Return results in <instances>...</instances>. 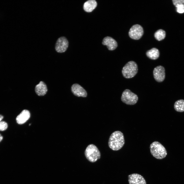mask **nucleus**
<instances>
[{"instance_id":"0eeeda50","label":"nucleus","mask_w":184,"mask_h":184,"mask_svg":"<svg viewBox=\"0 0 184 184\" xmlns=\"http://www.w3.org/2000/svg\"><path fill=\"white\" fill-rule=\"evenodd\" d=\"M68 46V42L65 37H61L57 40L55 46L56 51L59 53H62L65 52Z\"/></svg>"},{"instance_id":"412c9836","label":"nucleus","mask_w":184,"mask_h":184,"mask_svg":"<svg viewBox=\"0 0 184 184\" xmlns=\"http://www.w3.org/2000/svg\"><path fill=\"white\" fill-rule=\"evenodd\" d=\"M3 118V116L2 115H0V122L1 121Z\"/></svg>"},{"instance_id":"6e6552de","label":"nucleus","mask_w":184,"mask_h":184,"mask_svg":"<svg viewBox=\"0 0 184 184\" xmlns=\"http://www.w3.org/2000/svg\"><path fill=\"white\" fill-rule=\"evenodd\" d=\"M153 75L155 80L158 82H161L164 80L165 77L164 67L159 65L155 67L153 71Z\"/></svg>"},{"instance_id":"9b49d317","label":"nucleus","mask_w":184,"mask_h":184,"mask_svg":"<svg viewBox=\"0 0 184 184\" xmlns=\"http://www.w3.org/2000/svg\"><path fill=\"white\" fill-rule=\"evenodd\" d=\"M102 43L103 45H106L110 50H115L118 46L116 41L112 37L109 36L104 38Z\"/></svg>"},{"instance_id":"9d476101","label":"nucleus","mask_w":184,"mask_h":184,"mask_svg":"<svg viewBox=\"0 0 184 184\" xmlns=\"http://www.w3.org/2000/svg\"><path fill=\"white\" fill-rule=\"evenodd\" d=\"M71 89L72 93L76 96L83 97H86L87 96V93L85 90L78 84H73Z\"/></svg>"},{"instance_id":"1a4fd4ad","label":"nucleus","mask_w":184,"mask_h":184,"mask_svg":"<svg viewBox=\"0 0 184 184\" xmlns=\"http://www.w3.org/2000/svg\"><path fill=\"white\" fill-rule=\"evenodd\" d=\"M129 184H146L145 180L141 175L133 174L128 176Z\"/></svg>"},{"instance_id":"f03ea898","label":"nucleus","mask_w":184,"mask_h":184,"mask_svg":"<svg viewBox=\"0 0 184 184\" xmlns=\"http://www.w3.org/2000/svg\"><path fill=\"white\" fill-rule=\"evenodd\" d=\"M151 154L154 157L158 159H162L167 155V152L164 146L160 143L155 141L152 143L150 146Z\"/></svg>"},{"instance_id":"20e7f679","label":"nucleus","mask_w":184,"mask_h":184,"mask_svg":"<svg viewBox=\"0 0 184 184\" xmlns=\"http://www.w3.org/2000/svg\"><path fill=\"white\" fill-rule=\"evenodd\" d=\"M84 154L86 158L89 162H94L100 157V152L97 147L91 144L88 145L86 149Z\"/></svg>"},{"instance_id":"a211bd4d","label":"nucleus","mask_w":184,"mask_h":184,"mask_svg":"<svg viewBox=\"0 0 184 184\" xmlns=\"http://www.w3.org/2000/svg\"><path fill=\"white\" fill-rule=\"evenodd\" d=\"M7 127V124L6 122L4 121L0 122V131H4L6 129Z\"/></svg>"},{"instance_id":"f8f14e48","label":"nucleus","mask_w":184,"mask_h":184,"mask_svg":"<svg viewBox=\"0 0 184 184\" xmlns=\"http://www.w3.org/2000/svg\"><path fill=\"white\" fill-rule=\"evenodd\" d=\"M30 114L29 111L26 110H23L16 118L17 122L19 124L25 123L29 119Z\"/></svg>"},{"instance_id":"aec40b11","label":"nucleus","mask_w":184,"mask_h":184,"mask_svg":"<svg viewBox=\"0 0 184 184\" xmlns=\"http://www.w3.org/2000/svg\"><path fill=\"white\" fill-rule=\"evenodd\" d=\"M172 1L175 6L178 5L184 4V0H173Z\"/></svg>"},{"instance_id":"6ab92c4d","label":"nucleus","mask_w":184,"mask_h":184,"mask_svg":"<svg viewBox=\"0 0 184 184\" xmlns=\"http://www.w3.org/2000/svg\"><path fill=\"white\" fill-rule=\"evenodd\" d=\"M176 7L177 11L180 13H184V4L178 5L176 6Z\"/></svg>"},{"instance_id":"2eb2a0df","label":"nucleus","mask_w":184,"mask_h":184,"mask_svg":"<svg viewBox=\"0 0 184 184\" xmlns=\"http://www.w3.org/2000/svg\"><path fill=\"white\" fill-rule=\"evenodd\" d=\"M146 54L149 59L155 60L159 57L160 54L159 51L157 49L153 48L147 51L146 53Z\"/></svg>"},{"instance_id":"7ed1b4c3","label":"nucleus","mask_w":184,"mask_h":184,"mask_svg":"<svg viewBox=\"0 0 184 184\" xmlns=\"http://www.w3.org/2000/svg\"><path fill=\"white\" fill-rule=\"evenodd\" d=\"M138 66L136 63L133 61L127 62L123 67L122 73L125 78H130L134 77L137 73Z\"/></svg>"},{"instance_id":"4468645a","label":"nucleus","mask_w":184,"mask_h":184,"mask_svg":"<svg viewBox=\"0 0 184 184\" xmlns=\"http://www.w3.org/2000/svg\"><path fill=\"white\" fill-rule=\"evenodd\" d=\"M97 3L95 0H89L86 2L83 5L84 10L87 12H92L96 7Z\"/></svg>"},{"instance_id":"f257e3e1","label":"nucleus","mask_w":184,"mask_h":184,"mask_svg":"<svg viewBox=\"0 0 184 184\" xmlns=\"http://www.w3.org/2000/svg\"><path fill=\"white\" fill-rule=\"evenodd\" d=\"M125 143L124 136L122 132L117 131L113 132L110 135L108 144L109 148L113 151L121 149Z\"/></svg>"},{"instance_id":"ddd939ff","label":"nucleus","mask_w":184,"mask_h":184,"mask_svg":"<svg viewBox=\"0 0 184 184\" xmlns=\"http://www.w3.org/2000/svg\"><path fill=\"white\" fill-rule=\"evenodd\" d=\"M48 90L47 85L43 81H41L35 86V91L39 96H43L47 93Z\"/></svg>"},{"instance_id":"4be33fe9","label":"nucleus","mask_w":184,"mask_h":184,"mask_svg":"<svg viewBox=\"0 0 184 184\" xmlns=\"http://www.w3.org/2000/svg\"><path fill=\"white\" fill-rule=\"evenodd\" d=\"M3 138V136L1 135L0 134V142L2 141V140Z\"/></svg>"},{"instance_id":"f3484780","label":"nucleus","mask_w":184,"mask_h":184,"mask_svg":"<svg viewBox=\"0 0 184 184\" xmlns=\"http://www.w3.org/2000/svg\"><path fill=\"white\" fill-rule=\"evenodd\" d=\"M154 37L157 40L160 41L164 39L166 36V32L165 31L160 29L157 30L154 33Z\"/></svg>"},{"instance_id":"dca6fc26","label":"nucleus","mask_w":184,"mask_h":184,"mask_svg":"<svg viewBox=\"0 0 184 184\" xmlns=\"http://www.w3.org/2000/svg\"><path fill=\"white\" fill-rule=\"evenodd\" d=\"M174 108L177 111L180 112L184 111V100L180 99L176 101L174 104Z\"/></svg>"},{"instance_id":"39448f33","label":"nucleus","mask_w":184,"mask_h":184,"mask_svg":"<svg viewBox=\"0 0 184 184\" xmlns=\"http://www.w3.org/2000/svg\"><path fill=\"white\" fill-rule=\"evenodd\" d=\"M121 99L123 102L127 105H133L137 103L138 98L136 94L126 89L123 92Z\"/></svg>"},{"instance_id":"423d86ee","label":"nucleus","mask_w":184,"mask_h":184,"mask_svg":"<svg viewBox=\"0 0 184 184\" xmlns=\"http://www.w3.org/2000/svg\"><path fill=\"white\" fill-rule=\"evenodd\" d=\"M143 33L142 27L140 25L136 24L133 25L129 30V34L130 37L134 40L140 39Z\"/></svg>"}]
</instances>
